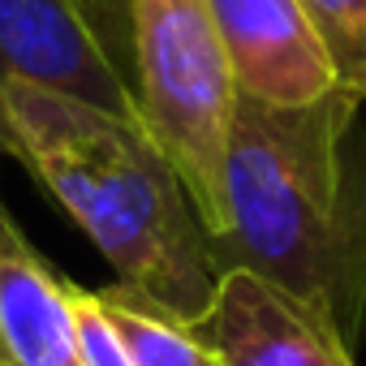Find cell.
Returning a JSON list of instances; mask_svg holds the SVG:
<instances>
[{"mask_svg": "<svg viewBox=\"0 0 366 366\" xmlns=\"http://www.w3.org/2000/svg\"><path fill=\"white\" fill-rule=\"evenodd\" d=\"M190 327L216 366H353V349L332 327L246 267L220 272L212 306Z\"/></svg>", "mask_w": 366, "mask_h": 366, "instance_id": "6", "label": "cell"}, {"mask_svg": "<svg viewBox=\"0 0 366 366\" xmlns=\"http://www.w3.org/2000/svg\"><path fill=\"white\" fill-rule=\"evenodd\" d=\"M315 18L340 86L366 104V0H302Z\"/></svg>", "mask_w": 366, "mask_h": 366, "instance_id": "8", "label": "cell"}, {"mask_svg": "<svg viewBox=\"0 0 366 366\" xmlns=\"http://www.w3.org/2000/svg\"><path fill=\"white\" fill-rule=\"evenodd\" d=\"M362 99L263 104L237 91L224 155V229L207 242L216 272L246 267L289 293L353 349V229L340 142Z\"/></svg>", "mask_w": 366, "mask_h": 366, "instance_id": "2", "label": "cell"}, {"mask_svg": "<svg viewBox=\"0 0 366 366\" xmlns=\"http://www.w3.org/2000/svg\"><path fill=\"white\" fill-rule=\"evenodd\" d=\"M99 310L117 327L121 345L129 349L134 366H216L212 349L194 336L190 323L159 310L155 302L129 293V289H95Z\"/></svg>", "mask_w": 366, "mask_h": 366, "instance_id": "7", "label": "cell"}, {"mask_svg": "<svg viewBox=\"0 0 366 366\" xmlns=\"http://www.w3.org/2000/svg\"><path fill=\"white\" fill-rule=\"evenodd\" d=\"M9 82L44 86L134 121V104L82 14V0H0V86Z\"/></svg>", "mask_w": 366, "mask_h": 366, "instance_id": "5", "label": "cell"}, {"mask_svg": "<svg viewBox=\"0 0 366 366\" xmlns=\"http://www.w3.org/2000/svg\"><path fill=\"white\" fill-rule=\"evenodd\" d=\"M233 82L263 104H315L340 91L332 52L302 0H207Z\"/></svg>", "mask_w": 366, "mask_h": 366, "instance_id": "4", "label": "cell"}, {"mask_svg": "<svg viewBox=\"0 0 366 366\" xmlns=\"http://www.w3.org/2000/svg\"><path fill=\"white\" fill-rule=\"evenodd\" d=\"M0 151L18 155L44 181L121 289L181 323L203 319L220 272L186 181L138 121L9 82L0 86Z\"/></svg>", "mask_w": 366, "mask_h": 366, "instance_id": "1", "label": "cell"}, {"mask_svg": "<svg viewBox=\"0 0 366 366\" xmlns=\"http://www.w3.org/2000/svg\"><path fill=\"white\" fill-rule=\"evenodd\" d=\"M134 121L172 159L212 237L224 229V155L237 82L207 0H82Z\"/></svg>", "mask_w": 366, "mask_h": 366, "instance_id": "3", "label": "cell"}, {"mask_svg": "<svg viewBox=\"0 0 366 366\" xmlns=\"http://www.w3.org/2000/svg\"><path fill=\"white\" fill-rule=\"evenodd\" d=\"M74 323H78V349H82V366H134L129 349L121 345L117 327L108 323V315L99 310L95 293L74 285Z\"/></svg>", "mask_w": 366, "mask_h": 366, "instance_id": "9", "label": "cell"}]
</instances>
